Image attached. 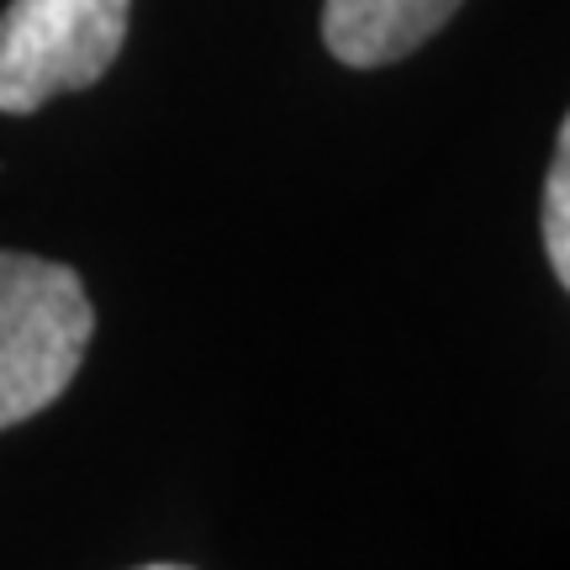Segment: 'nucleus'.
Returning <instances> with one entry per match:
<instances>
[{
	"mask_svg": "<svg viewBox=\"0 0 570 570\" xmlns=\"http://www.w3.org/2000/svg\"><path fill=\"white\" fill-rule=\"evenodd\" d=\"M465 0H327L323 42L348 69H381L417 53Z\"/></svg>",
	"mask_w": 570,
	"mask_h": 570,
	"instance_id": "3",
	"label": "nucleus"
},
{
	"mask_svg": "<svg viewBox=\"0 0 570 570\" xmlns=\"http://www.w3.org/2000/svg\"><path fill=\"white\" fill-rule=\"evenodd\" d=\"M544 254H550L554 281L570 291V117L560 122L550 180H544Z\"/></svg>",
	"mask_w": 570,
	"mask_h": 570,
	"instance_id": "4",
	"label": "nucleus"
},
{
	"mask_svg": "<svg viewBox=\"0 0 570 570\" xmlns=\"http://www.w3.org/2000/svg\"><path fill=\"white\" fill-rule=\"evenodd\" d=\"M96 338V306L69 265L0 248V428L53 407Z\"/></svg>",
	"mask_w": 570,
	"mask_h": 570,
	"instance_id": "1",
	"label": "nucleus"
},
{
	"mask_svg": "<svg viewBox=\"0 0 570 570\" xmlns=\"http://www.w3.org/2000/svg\"><path fill=\"white\" fill-rule=\"evenodd\" d=\"M138 570H190V566H138Z\"/></svg>",
	"mask_w": 570,
	"mask_h": 570,
	"instance_id": "5",
	"label": "nucleus"
},
{
	"mask_svg": "<svg viewBox=\"0 0 570 570\" xmlns=\"http://www.w3.org/2000/svg\"><path fill=\"white\" fill-rule=\"evenodd\" d=\"M132 0H11L0 11V111L32 117L69 90H90L117 63Z\"/></svg>",
	"mask_w": 570,
	"mask_h": 570,
	"instance_id": "2",
	"label": "nucleus"
}]
</instances>
